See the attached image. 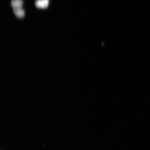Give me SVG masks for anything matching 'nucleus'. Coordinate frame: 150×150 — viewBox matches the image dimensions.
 Listing matches in <instances>:
<instances>
[{
	"instance_id": "nucleus-2",
	"label": "nucleus",
	"mask_w": 150,
	"mask_h": 150,
	"mask_svg": "<svg viewBox=\"0 0 150 150\" xmlns=\"http://www.w3.org/2000/svg\"><path fill=\"white\" fill-rule=\"evenodd\" d=\"M13 11L15 14L18 17L23 18L25 16V12L21 7L13 8Z\"/></svg>"
},
{
	"instance_id": "nucleus-1",
	"label": "nucleus",
	"mask_w": 150,
	"mask_h": 150,
	"mask_svg": "<svg viewBox=\"0 0 150 150\" xmlns=\"http://www.w3.org/2000/svg\"><path fill=\"white\" fill-rule=\"evenodd\" d=\"M49 3V0H37L35 4L38 8H44L47 7Z\"/></svg>"
},
{
	"instance_id": "nucleus-3",
	"label": "nucleus",
	"mask_w": 150,
	"mask_h": 150,
	"mask_svg": "<svg viewBox=\"0 0 150 150\" xmlns=\"http://www.w3.org/2000/svg\"><path fill=\"white\" fill-rule=\"evenodd\" d=\"M23 0H12L11 5L13 8H20L23 5Z\"/></svg>"
}]
</instances>
